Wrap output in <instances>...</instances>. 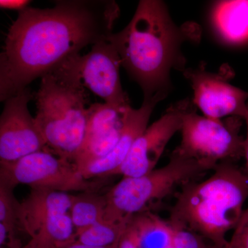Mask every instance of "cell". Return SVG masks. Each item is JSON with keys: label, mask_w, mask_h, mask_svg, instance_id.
<instances>
[{"label": "cell", "mask_w": 248, "mask_h": 248, "mask_svg": "<svg viewBox=\"0 0 248 248\" xmlns=\"http://www.w3.org/2000/svg\"><path fill=\"white\" fill-rule=\"evenodd\" d=\"M120 14L112 0H59L52 8L19 12L0 54V101L86 47L108 40Z\"/></svg>", "instance_id": "obj_1"}, {"label": "cell", "mask_w": 248, "mask_h": 248, "mask_svg": "<svg viewBox=\"0 0 248 248\" xmlns=\"http://www.w3.org/2000/svg\"><path fill=\"white\" fill-rule=\"evenodd\" d=\"M201 35L195 23L176 24L164 1L141 0L128 25L108 40L117 49L122 66L141 88L143 99L162 101L172 89V70L186 69L183 45L200 42Z\"/></svg>", "instance_id": "obj_2"}, {"label": "cell", "mask_w": 248, "mask_h": 248, "mask_svg": "<svg viewBox=\"0 0 248 248\" xmlns=\"http://www.w3.org/2000/svg\"><path fill=\"white\" fill-rule=\"evenodd\" d=\"M170 211L172 226L200 234L215 248H225L248 199V176L235 163H223L202 182L193 181L176 192Z\"/></svg>", "instance_id": "obj_3"}, {"label": "cell", "mask_w": 248, "mask_h": 248, "mask_svg": "<svg viewBox=\"0 0 248 248\" xmlns=\"http://www.w3.org/2000/svg\"><path fill=\"white\" fill-rule=\"evenodd\" d=\"M75 56L42 77L34 94L45 151L73 163L84 141L90 107Z\"/></svg>", "instance_id": "obj_4"}, {"label": "cell", "mask_w": 248, "mask_h": 248, "mask_svg": "<svg viewBox=\"0 0 248 248\" xmlns=\"http://www.w3.org/2000/svg\"><path fill=\"white\" fill-rule=\"evenodd\" d=\"M208 172L193 160L172 152L168 164L139 177H123L107 195L104 219L128 221L151 208L183 186Z\"/></svg>", "instance_id": "obj_5"}, {"label": "cell", "mask_w": 248, "mask_h": 248, "mask_svg": "<svg viewBox=\"0 0 248 248\" xmlns=\"http://www.w3.org/2000/svg\"><path fill=\"white\" fill-rule=\"evenodd\" d=\"M197 110L195 106L184 116L180 144L173 152L208 171L223 163L236 164L244 159L245 138L241 134L244 119L215 120L199 115Z\"/></svg>", "instance_id": "obj_6"}, {"label": "cell", "mask_w": 248, "mask_h": 248, "mask_svg": "<svg viewBox=\"0 0 248 248\" xmlns=\"http://www.w3.org/2000/svg\"><path fill=\"white\" fill-rule=\"evenodd\" d=\"M0 182L16 187L25 184L60 192H98L102 181L86 179L75 163L47 151L24 156L12 162L0 161Z\"/></svg>", "instance_id": "obj_7"}, {"label": "cell", "mask_w": 248, "mask_h": 248, "mask_svg": "<svg viewBox=\"0 0 248 248\" xmlns=\"http://www.w3.org/2000/svg\"><path fill=\"white\" fill-rule=\"evenodd\" d=\"M195 106L188 97L171 104L135 140L117 174L139 177L156 169L168 143L180 132L184 116Z\"/></svg>", "instance_id": "obj_8"}, {"label": "cell", "mask_w": 248, "mask_h": 248, "mask_svg": "<svg viewBox=\"0 0 248 248\" xmlns=\"http://www.w3.org/2000/svg\"><path fill=\"white\" fill-rule=\"evenodd\" d=\"M33 99L28 87L4 101L0 117V161L12 162L45 151V140L28 108Z\"/></svg>", "instance_id": "obj_9"}, {"label": "cell", "mask_w": 248, "mask_h": 248, "mask_svg": "<svg viewBox=\"0 0 248 248\" xmlns=\"http://www.w3.org/2000/svg\"><path fill=\"white\" fill-rule=\"evenodd\" d=\"M75 62L85 87L102 98L105 104L120 110L131 107L121 83L122 60L108 39L92 46L86 55H76Z\"/></svg>", "instance_id": "obj_10"}, {"label": "cell", "mask_w": 248, "mask_h": 248, "mask_svg": "<svg viewBox=\"0 0 248 248\" xmlns=\"http://www.w3.org/2000/svg\"><path fill=\"white\" fill-rule=\"evenodd\" d=\"M193 90L194 104L203 115L215 120L244 119L248 112V92L233 86L224 73H212L204 63L183 72Z\"/></svg>", "instance_id": "obj_11"}, {"label": "cell", "mask_w": 248, "mask_h": 248, "mask_svg": "<svg viewBox=\"0 0 248 248\" xmlns=\"http://www.w3.org/2000/svg\"><path fill=\"white\" fill-rule=\"evenodd\" d=\"M129 108L120 110L105 103L90 106L84 141L74 161L80 172L115 148Z\"/></svg>", "instance_id": "obj_12"}, {"label": "cell", "mask_w": 248, "mask_h": 248, "mask_svg": "<svg viewBox=\"0 0 248 248\" xmlns=\"http://www.w3.org/2000/svg\"><path fill=\"white\" fill-rule=\"evenodd\" d=\"M159 99L145 100L141 107L135 109L130 108L124 121L120 140L112 151L102 159L81 170L86 179L105 178L116 175L126 159L134 142L148 126L150 118Z\"/></svg>", "instance_id": "obj_13"}, {"label": "cell", "mask_w": 248, "mask_h": 248, "mask_svg": "<svg viewBox=\"0 0 248 248\" xmlns=\"http://www.w3.org/2000/svg\"><path fill=\"white\" fill-rule=\"evenodd\" d=\"M31 189L27 198L19 203L18 216L19 230L33 239L55 217L70 213L72 195L45 187Z\"/></svg>", "instance_id": "obj_14"}, {"label": "cell", "mask_w": 248, "mask_h": 248, "mask_svg": "<svg viewBox=\"0 0 248 248\" xmlns=\"http://www.w3.org/2000/svg\"><path fill=\"white\" fill-rule=\"evenodd\" d=\"M211 24L218 40L226 45L248 42V0L218 1L211 10Z\"/></svg>", "instance_id": "obj_15"}, {"label": "cell", "mask_w": 248, "mask_h": 248, "mask_svg": "<svg viewBox=\"0 0 248 248\" xmlns=\"http://www.w3.org/2000/svg\"><path fill=\"white\" fill-rule=\"evenodd\" d=\"M174 231L169 219L146 211L130 217L124 236L136 248H170Z\"/></svg>", "instance_id": "obj_16"}, {"label": "cell", "mask_w": 248, "mask_h": 248, "mask_svg": "<svg viewBox=\"0 0 248 248\" xmlns=\"http://www.w3.org/2000/svg\"><path fill=\"white\" fill-rule=\"evenodd\" d=\"M107 205V195L97 192L72 195L70 214L76 232L104 220Z\"/></svg>", "instance_id": "obj_17"}, {"label": "cell", "mask_w": 248, "mask_h": 248, "mask_svg": "<svg viewBox=\"0 0 248 248\" xmlns=\"http://www.w3.org/2000/svg\"><path fill=\"white\" fill-rule=\"evenodd\" d=\"M128 221L104 219L97 222L77 231L76 242L94 247H107L119 244L126 231Z\"/></svg>", "instance_id": "obj_18"}, {"label": "cell", "mask_w": 248, "mask_h": 248, "mask_svg": "<svg viewBox=\"0 0 248 248\" xmlns=\"http://www.w3.org/2000/svg\"><path fill=\"white\" fill-rule=\"evenodd\" d=\"M15 187L0 182V228L10 232L19 230V206L14 195Z\"/></svg>", "instance_id": "obj_19"}, {"label": "cell", "mask_w": 248, "mask_h": 248, "mask_svg": "<svg viewBox=\"0 0 248 248\" xmlns=\"http://www.w3.org/2000/svg\"><path fill=\"white\" fill-rule=\"evenodd\" d=\"M172 226L174 235L170 248H215L200 234L186 228Z\"/></svg>", "instance_id": "obj_20"}, {"label": "cell", "mask_w": 248, "mask_h": 248, "mask_svg": "<svg viewBox=\"0 0 248 248\" xmlns=\"http://www.w3.org/2000/svg\"><path fill=\"white\" fill-rule=\"evenodd\" d=\"M233 231L231 239L225 248H248V207L244 209Z\"/></svg>", "instance_id": "obj_21"}, {"label": "cell", "mask_w": 248, "mask_h": 248, "mask_svg": "<svg viewBox=\"0 0 248 248\" xmlns=\"http://www.w3.org/2000/svg\"><path fill=\"white\" fill-rule=\"evenodd\" d=\"M31 1L27 0H1L0 6L2 9L14 10L21 12L27 9Z\"/></svg>", "instance_id": "obj_22"}, {"label": "cell", "mask_w": 248, "mask_h": 248, "mask_svg": "<svg viewBox=\"0 0 248 248\" xmlns=\"http://www.w3.org/2000/svg\"><path fill=\"white\" fill-rule=\"evenodd\" d=\"M244 122H246V136L245 138V145H244V159H245V171L248 176V112L246 117H244Z\"/></svg>", "instance_id": "obj_23"}, {"label": "cell", "mask_w": 248, "mask_h": 248, "mask_svg": "<svg viewBox=\"0 0 248 248\" xmlns=\"http://www.w3.org/2000/svg\"><path fill=\"white\" fill-rule=\"evenodd\" d=\"M121 243V242H120ZM120 243L112 245V246H107V247H94V246H87V245L79 244L76 242L74 244L69 245L63 248H120Z\"/></svg>", "instance_id": "obj_24"}, {"label": "cell", "mask_w": 248, "mask_h": 248, "mask_svg": "<svg viewBox=\"0 0 248 248\" xmlns=\"http://www.w3.org/2000/svg\"><path fill=\"white\" fill-rule=\"evenodd\" d=\"M22 248H37V244L35 240L31 239V241Z\"/></svg>", "instance_id": "obj_25"}, {"label": "cell", "mask_w": 248, "mask_h": 248, "mask_svg": "<svg viewBox=\"0 0 248 248\" xmlns=\"http://www.w3.org/2000/svg\"><path fill=\"white\" fill-rule=\"evenodd\" d=\"M37 248H38V246H37Z\"/></svg>", "instance_id": "obj_26"}]
</instances>
